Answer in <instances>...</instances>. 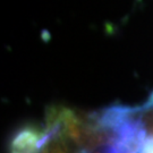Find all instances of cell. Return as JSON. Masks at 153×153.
Returning <instances> with one entry per match:
<instances>
[{"instance_id": "obj_1", "label": "cell", "mask_w": 153, "mask_h": 153, "mask_svg": "<svg viewBox=\"0 0 153 153\" xmlns=\"http://www.w3.org/2000/svg\"><path fill=\"white\" fill-rule=\"evenodd\" d=\"M44 129L32 125L22 127L14 134L10 151L18 153H40L43 146Z\"/></svg>"}, {"instance_id": "obj_2", "label": "cell", "mask_w": 153, "mask_h": 153, "mask_svg": "<svg viewBox=\"0 0 153 153\" xmlns=\"http://www.w3.org/2000/svg\"><path fill=\"white\" fill-rule=\"evenodd\" d=\"M140 153H153V136L148 137L145 140Z\"/></svg>"}, {"instance_id": "obj_3", "label": "cell", "mask_w": 153, "mask_h": 153, "mask_svg": "<svg viewBox=\"0 0 153 153\" xmlns=\"http://www.w3.org/2000/svg\"><path fill=\"white\" fill-rule=\"evenodd\" d=\"M10 153H18V152H15V151H10Z\"/></svg>"}]
</instances>
